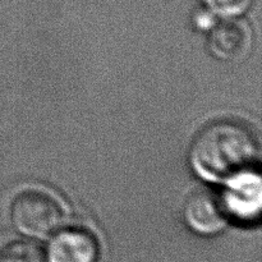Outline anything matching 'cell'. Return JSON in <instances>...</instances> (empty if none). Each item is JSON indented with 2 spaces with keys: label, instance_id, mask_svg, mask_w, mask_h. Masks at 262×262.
Instances as JSON below:
<instances>
[{
  "label": "cell",
  "instance_id": "8",
  "mask_svg": "<svg viewBox=\"0 0 262 262\" xmlns=\"http://www.w3.org/2000/svg\"><path fill=\"white\" fill-rule=\"evenodd\" d=\"M209 10L224 17L242 14L251 7L253 0H204Z\"/></svg>",
  "mask_w": 262,
  "mask_h": 262
},
{
  "label": "cell",
  "instance_id": "7",
  "mask_svg": "<svg viewBox=\"0 0 262 262\" xmlns=\"http://www.w3.org/2000/svg\"><path fill=\"white\" fill-rule=\"evenodd\" d=\"M0 262H48V258L37 243L13 241L0 250Z\"/></svg>",
  "mask_w": 262,
  "mask_h": 262
},
{
  "label": "cell",
  "instance_id": "1",
  "mask_svg": "<svg viewBox=\"0 0 262 262\" xmlns=\"http://www.w3.org/2000/svg\"><path fill=\"white\" fill-rule=\"evenodd\" d=\"M260 158V142L252 128L239 120L206 125L191 148V163L202 178L228 182L252 171Z\"/></svg>",
  "mask_w": 262,
  "mask_h": 262
},
{
  "label": "cell",
  "instance_id": "2",
  "mask_svg": "<svg viewBox=\"0 0 262 262\" xmlns=\"http://www.w3.org/2000/svg\"><path fill=\"white\" fill-rule=\"evenodd\" d=\"M10 216L18 232L38 239L55 234L66 222V212L58 199L37 188L26 189L15 196Z\"/></svg>",
  "mask_w": 262,
  "mask_h": 262
},
{
  "label": "cell",
  "instance_id": "3",
  "mask_svg": "<svg viewBox=\"0 0 262 262\" xmlns=\"http://www.w3.org/2000/svg\"><path fill=\"white\" fill-rule=\"evenodd\" d=\"M45 253L48 262H97L100 247L91 232L69 228L55 233Z\"/></svg>",
  "mask_w": 262,
  "mask_h": 262
},
{
  "label": "cell",
  "instance_id": "6",
  "mask_svg": "<svg viewBox=\"0 0 262 262\" xmlns=\"http://www.w3.org/2000/svg\"><path fill=\"white\" fill-rule=\"evenodd\" d=\"M228 189L222 194L229 215L241 220H252L261 206V182L255 173L242 174L227 182Z\"/></svg>",
  "mask_w": 262,
  "mask_h": 262
},
{
  "label": "cell",
  "instance_id": "4",
  "mask_svg": "<svg viewBox=\"0 0 262 262\" xmlns=\"http://www.w3.org/2000/svg\"><path fill=\"white\" fill-rule=\"evenodd\" d=\"M184 219L189 227L202 234H212L225 227L229 214L222 194L209 189L194 192L184 206Z\"/></svg>",
  "mask_w": 262,
  "mask_h": 262
},
{
  "label": "cell",
  "instance_id": "5",
  "mask_svg": "<svg viewBox=\"0 0 262 262\" xmlns=\"http://www.w3.org/2000/svg\"><path fill=\"white\" fill-rule=\"evenodd\" d=\"M252 46V33L247 23L227 19L212 27L210 49L224 61H239L247 56Z\"/></svg>",
  "mask_w": 262,
  "mask_h": 262
}]
</instances>
